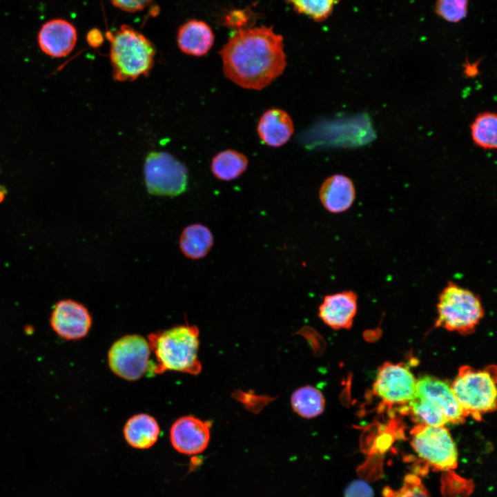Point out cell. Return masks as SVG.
<instances>
[{"mask_svg":"<svg viewBox=\"0 0 497 497\" xmlns=\"http://www.w3.org/2000/svg\"><path fill=\"white\" fill-rule=\"evenodd\" d=\"M219 54L225 77L249 90L267 87L286 66L282 36L265 26L236 30Z\"/></svg>","mask_w":497,"mask_h":497,"instance_id":"6da1fadb","label":"cell"},{"mask_svg":"<svg viewBox=\"0 0 497 497\" xmlns=\"http://www.w3.org/2000/svg\"><path fill=\"white\" fill-rule=\"evenodd\" d=\"M214 34L204 21L191 19L184 23L178 30L177 42L179 49L185 54L195 57L205 55L214 43Z\"/></svg>","mask_w":497,"mask_h":497,"instance_id":"e0dca14e","label":"cell"},{"mask_svg":"<svg viewBox=\"0 0 497 497\" xmlns=\"http://www.w3.org/2000/svg\"><path fill=\"white\" fill-rule=\"evenodd\" d=\"M144 170L146 187L151 195L175 197L186 191L188 169L167 152L150 153Z\"/></svg>","mask_w":497,"mask_h":497,"instance_id":"52a82bcc","label":"cell"},{"mask_svg":"<svg viewBox=\"0 0 497 497\" xmlns=\"http://www.w3.org/2000/svg\"><path fill=\"white\" fill-rule=\"evenodd\" d=\"M384 497H430L428 491L420 478L414 474L405 476L400 489L394 490L386 487L383 490Z\"/></svg>","mask_w":497,"mask_h":497,"instance_id":"d4e9b609","label":"cell"},{"mask_svg":"<svg viewBox=\"0 0 497 497\" xmlns=\"http://www.w3.org/2000/svg\"><path fill=\"white\" fill-rule=\"evenodd\" d=\"M102 36L97 29L91 30L87 35V41L92 47H97L102 41Z\"/></svg>","mask_w":497,"mask_h":497,"instance_id":"f546056e","label":"cell"},{"mask_svg":"<svg viewBox=\"0 0 497 497\" xmlns=\"http://www.w3.org/2000/svg\"><path fill=\"white\" fill-rule=\"evenodd\" d=\"M416 380L403 364L385 362L380 368L373 392L381 400V409L398 406L406 412L416 393Z\"/></svg>","mask_w":497,"mask_h":497,"instance_id":"9c48e42d","label":"cell"},{"mask_svg":"<svg viewBox=\"0 0 497 497\" xmlns=\"http://www.w3.org/2000/svg\"><path fill=\"white\" fill-rule=\"evenodd\" d=\"M211 424L192 416L176 420L170 430V440L179 453L195 455L204 451L210 440Z\"/></svg>","mask_w":497,"mask_h":497,"instance_id":"8fae6325","label":"cell"},{"mask_svg":"<svg viewBox=\"0 0 497 497\" xmlns=\"http://www.w3.org/2000/svg\"><path fill=\"white\" fill-rule=\"evenodd\" d=\"M50 324L60 338L77 340L86 337L92 326V317L87 308L72 300H63L55 306Z\"/></svg>","mask_w":497,"mask_h":497,"instance_id":"30bf717a","label":"cell"},{"mask_svg":"<svg viewBox=\"0 0 497 497\" xmlns=\"http://www.w3.org/2000/svg\"><path fill=\"white\" fill-rule=\"evenodd\" d=\"M468 0H436V12L445 21L457 23L467 13Z\"/></svg>","mask_w":497,"mask_h":497,"instance_id":"484cf974","label":"cell"},{"mask_svg":"<svg viewBox=\"0 0 497 497\" xmlns=\"http://www.w3.org/2000/svg\"><path fill=\"white\" fill-rule=\"evenodd\" d=\"M38 43L41 50L53 57H64L74 49L77 32L69 21L55 19L43 23L38 33Z\"/></svg>","mask_w":497,"mask_h":497,"instance_id":"4fadbf2b","label":"cell"},{"mask_svg":"<svg viewBox=\"0 0 497 497\" xmlns=\"http://www.w3.org/2000/svg\"><path fill=\"white\" fill-rule=\"evenodd\" d=\"M358 311V295L345 290L324 296L318 307V316L334 329H349Z\"/></svg>","mask_w":497,"mask_h":497,"instance_id":"7c38bea8","label":"cell"},{"mask_svg":"<svg viewBox=\"0 0 497 497\" xmlns=\"http://www.w3.org/2000/svg\"><path fill=\"white\" fill-rule=\"evenodd\" d=\"M110 42L113 77L118 81H132L148 76L155 54L153 43L144 35L124 24L115 32L106 34Z\"/></svg>","mask_w":497,"mask_h":497,"instance_id":"3957f363","label":"cell"},{"mask_svg":"<svg viewBox=\"0 0 497 497\" xmlns=\"http://www.w3.org/2000/svg\"><path fill=\"white\" fill-rule=\"evenodd\" d=\"M117 8L126 12L140 11L148 6L153 0H110Z\"/></svg>","mask_w":497,"mask_h":497,"instance_id":"83f0119b","label":"cell"},{"mask_svg":"<svg viewBox=\"0 0 497 497\" xmlns=\"http://www.w3.org/2000/svg\"><path fill=\"white\" fill-rule=\"evenodd\" d=\"M3 195L2 193L0 192V202L3 199Z\"/></svg>","mask_w":497,"mask_h":497,"instance_id":"4dcf8cb0","label":"cell"},{"mask_svg":"<svg viewBox=\"0 0 497 497\" xmlns=\"http://www.w3.org/2000/svg\"><path fill=\"white\" fill-rule=\"evenodd\" d=\"M248 163V158L244 153L233 149H226L213 157L211 169L218 179L231 181L245 172Z\"/></svg>","mask_w":497,"mask_h":497,"instance_id":"ffe728a7","label":"cell"},{"mask_svg":"<svg viewBox=\"0 0 497 497\" xmlns=\"http://www.w3.org/2000/svg\"><path fill=\"white\" fill-rule=\"evenodd\" d=\"M471 136L478 147L495 150L497 147V116L495 113L485 111L476 115L470 126Z\"/></svg>","mask_w":497,"mask_h":497,"instance_id":"603a6c76","label":"cell"},{"mask_svg":"<svg viewBox=\"0 0 497 497\" xmlns=\"http://www.w3.org/2000/svg\"><path fill=\"white\" fill-rule=\"evenodd\" d=\"M248 15L244 10H233L227 14L225 17V23L226 25L235 27L237 29L244 28L242 26L245 25L248 19Z\"/></svg>","mask_w":497,"mask_h":497,"instance_id":"f1b7e54d","label":"cell"},{"mask_svg":"<svg viewBox=\"0 0 497 497\" xmlns=\"http://www.w3.org/2000/svg\"><path fill=\"white\" fill-rule=\"evenodd\" d=\"M299 14L321 22L332 13L339 0H286Z\"/></svg>","mask_w":497,"mask_h":497,"instance_id":"cb8c5ba5","label":"cell"},{"mask_svg":"<svg viewBox=\"0 0 497 497\" xmlns=\"http://www.w3.org/2000/svg\"><path fill=\"white\" fill-rule=\"evenodd\" d=\"M406 412L410 413L416 425L445 426L448 422L443 411L431 400L415 393Z\"/></svg>","mask_w":497,"mask_h":497,"instance_id":"7402d4cb","label":"cell"},{"mask_svg":"<svg viewBox=\"0 0 497 497\" xmlns=\"http://www.w3.org/2000/svg\"><path fill=\"white\" fill-rule=\"evenodd\" d=\"M436 327L462 335L475 331L485 315L480 296L454 281H448L438 296Z\"/></svg>","mask_w":497,"mask_h":497,"instance_id":"277c9868","label":"cell"},{"mask_svg":"<svg viewBox=\"0 0 497 497\" xmlns=\"http://www.w3.org/2000/svg\"><path fill=\"white\" fill-rule=\"evenodd\" d=\"M150 353L146 339L137 334L127 335L111 345L108 353V365L117 376L135 381L146 373H153L154 363L150 360Z\"/></svg>","mask_w":497,"mask_h":497,"instance_id":"ba28073f","label":"cell"},{"mask_svg":"<svg viewBox=\"0 0 497 497\" xmlns=\"http://www.w3.org/2000/svg\"><path fill=\"white\" fill-rule=\"evenodd\" d=\"M415 393L435 403L443 411L449 423L465 422L466 416L450 386L445 381L429 376L421 377L416 380Z\"/></svg>","mask_w":497,"mask_h":497,"instance_id":"5bb4252c","label":"cell"},{"mask_svg":"<svg viewBox=\"0 0 497 497\" xmlns=\"http://www.w3.org/2000/svg\"><path fill=\"white\" fill-rule=\"evenodd\" d=\"M199 334L197 327L188 324L150 333L148 342L156 359L153 373L175 371L199 374L202 371L198 358Z\"/></svg>","mask_w":497,"mask_h":497,"instance_id":"7a4b0ae2","label":"cell"},{"mask_svg":"<svg viewBox=\"0 0 497 497\" xmlns=\"http://www.w3.org/2000/svg\"><path fill=\"white\" fill-rule=\"evenodd\" d=\"M214 239L211 230L201 224L187 226L179 238L182 253L192 260L204 257L213 246Z\"/></svg>","mask_w":497,"mask_h":497,"instance_id":"d6986e66","label":"cell"},{"mask_svg":"<svg viewBox=\"0 0 497 497\" xmlns=\"http://www.w3.org/2000/svg\"><path fill=\"white\" fill-rule=\"evenodd\" d=\"M292 408L300 416L312 418L321 414L325 408L322 393L311 386L302 387L292 394Z\"/></svg>","mask_w":497,"mask_h":497,"instance_id":"44dd1931","label":"cell"},{"mask_svg":"<svg viewBox=\"0 0 497 497\" xmlns=\"http://www.w3.org/2000/svg\"><path fill=\"white\" fill-rule=\"evenodd\" d=\"M410 435L415 452L433 469L448 471L457 467V447L445 426L416 425Z\"/></svg>","mask_w":497,"mask_h":497,"instance_id":"8992f818","label":"cell"},{"mask_svg":"<svg viewBox=\"0 0 497 497\" xmlns=\"http://www.w3.org/2000/svg\"><path fill=\"white\" fill-rule=\"evenodd\" d=\"M293 132L294 124L290 115L278 108L266 110L257 126L260 139L271 147H280L286 144Z\"/></svg>","mask_w":497,"mask_h":497,"instance_id":"2e32d148","label":"cell"},{"mask_svg":"<svg viewBox=\"0 0 497 497\" xmlns=\"http://www.w3.org/2000/svg\"><path fill=\"white\" fill-rule=\"evenodd\" d=\"M496 372L495 366L476 369L464 365L450 387L465 416L480 421L483 416L496 408Z\"/></svg>","mask_w":497,"mask_h":497,"instance_id":"5b68a950","label":"cell"},{"mask_svg":"<svg viewBox=\"0 0 497 497\" xmlns=\"http://www.w3.org/2000/svg\"><path fill=\"white\" fill-rule=\"evenodd\" d=\"M159 433L157 420L146 413L132 416L124 427V436L128 444L139 449L151 447L157 442Z\"/></svg>","mask_w":497,"mask_h":497,"instance_id":"ac0fdd59","label":"cell"},{"mask_svg":"<svg viewBox=\"0 0 497 497\" xmlns=\"http://www.w3.org/2000/svg\"><path fill=\"white\" fill-rule=\"evenodd\" d=\"M356 197L355 185L349 177L334 174L327 177L321 184L319 199L328 212L342 213L353 204Z\"/></svg>","mask_w":497,"mask_h":497,"instance_id":"9a60e30c","label":"cell"},{"mask_svg":"<svg viewBox=\"0 0 497 497\" xmlns=\"http://www.w3.org/2000/svg\"><path fill=\"white\" fill-rule=\"evenodd\" d=\"M344 497H373V490L365 482L355 480L347 487Z\"/></svg>","mask_w":497,"mask_h":497,"instance_id":"4316f807","label":"cell"}]
</instances>
